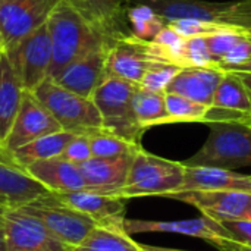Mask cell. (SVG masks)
<instances>
[{
    "label": "cell",
    "instance_id": "1",
    "mask_svg": "<svg viewBox=\"0 0 251 251\" xmlns=\"http://www.w3.org/2000/svg\"><path fill=\"white\" fill-rule=\"evenodd\" d=\"M46 26L51 43L49 78H56L71 62L91 49L113 41L96 29L65 0L54 7Z\"/></svg>",
    "mask_w": 251,
    "mask_h": 251
},
{
    "label": "cell",
    "instance_id": "2",
    "mask_svg": "<svg viewBox=\"0 0 251 251\" xmlns=\"http://www.w3.org/2000/svg\"><path fill=\"white\" fill-rule=\"evenodd\" d=\"M201 149L182 162L185 166H209L226 171L251 168V124L210 122Z\"/></svg>",
    "mask_w": 251,
    "mask_h": 251
},
{
    "label": "cell",
    "instance_id": "3",
    "mask_svg": "<svg viewBox=\"0 0 251 251\" xmlns=\"http://www.w3.org/2000/svg\"><path fill=\"white\" fill-rule=\"evenodd\" d=\"M153 9L166 24L176 19H199L229 29L251 31V0H135Z\"/></svg>",
    "mask_w": 251,
    "mask_h": 251
},
{
    "label": "cell",
    "instance_id": "4",
    "mask_svg": "<svg viewBox=\"0 0 251 251\" xmlns=\"http://www.w3.org/2000/svg\"><path fill=\"white\" fill-rule=\"evenodd\" d=\"M32 93L59 122L62 131L75 135H91L104 129L94 101L66 90L54 79L46 78Z\"/></svg>",
    "mask_w": 251,
    "mask_h": 251
},
{
    "label": "cell",
    "instance_id": "5",
    "mask_svg": "<svg viewBox=\"0 0 251 251\" xmlns=\"http://www.w3.org/2000/svg\"><path fill=\"white\" fill-rule=\"evenodd\" d=\"M138 87L131 81L107 75L93 93L91 100L101 115L106 131L141 146L146 129L138 124L132 107V97Z\"/></svg>",
    "mask_w": 251,
    "mask_h": 251
},
{
    "label": "cell",
    "instance_id": "6",
    "mask_svg": "<svg viewBox=\"0 0 251 251\" xmlns=\"http://www.w3.org/2000/svg\"><path fill=\"white\" fill-rule=\"evenodd\" d=\"M184 172L182 162L154 156L141 147L132 157L126 184L118 197L124 200L147 196L163 197L179 190L184 182Z\"/></svg>",
    "mask_w": 251,
    "mask_h": 251
},
{
    "label": "cell",
    "instance_id": "7",
    "mask_svg": "<svg viewBox=\"0 0 251 251\" xmlns=\"http://www.w3.org/2000/svg\"><path fill=\"white\" fill-rule=\"evenodd\" d=\"M38 218L60 241L69 247L78 246L91 229L100 224L85 213L56 200L50 193L19 207Z\"/></svg>",
    "mask_w": 251,
    "mask_h": 251
},
{
    "label": "cell",
    "instance_id": "8",
    "mask_svg": "<svg viewBox=\"0 0 251 251\" xmlns=\"http://www.w3.org/2000/svg\"><path fill=\"white\" fill-rule=\"evenodd\" d=\"M25 91H34L46 78L51 63V43L46 25L4 50Z\"/></svg>",
    "mask_w": 251,
    "mask_h": 251
},
{
    "label": "cell",
    "instance_id": "9",
    "mask_svg": "<svg viewBox=\"0 0 251 251\" xmlns=\"http://www.w3.org/2000/svg\"><path fill=\"white\" fill-rule=\"evenodd\" d=\"M62 0H0V37L3 50L46 25Z\"/></svg>",
    "mask_w": 251,
    "mask_h": 251
},
{
    "label": "cell",
    "instance_id": "10",
    "mask_svg": "<svg viewBox=\"0 0 251 251\" xmlns=\"http://www.w3.org/2000/svg\"><path fill=\"white\" fill-rule=\"evenodd\" d=\"M4 224L7 251H71L38 218L16 209L0 212Z\"/></svg>",
    "mask_w": 251,
    "mask_h": 251
},
{
    "label": "cell",
    "instance_id": "11",
    "mask_svg": "<svg viewBox=\"0 0 251 251\" xmlns=\"http://www.w3.org/2000/svg\"><path fill=\"white\" fill-rule=\"evenodd\" d=\"M62 131L59 122L41 104L32 91H24L22 101L12 128L0 146V153H9L43 135Z\"/></svg>",
    "mask_w": 251,
    "mask_h": 251
},
{
    "label": "cell",
    "instance_id": "12",
    "mask_svg": "<svg viewBox=\"0 0 251 251\" xmlns=\"http://www.w3.org/2000/svg\"><path fill=\"white\" fill-rule=\"evenodd\" d=\"M159 62L151 53L150 41L132 34L118 37L112 41L107 54V75L119 76L134 84L141 82L149 69Z\"/></svg>",
    "mask_w": 251,
    "mask_h": 251
},
{
    "label": "cell",
    "instance_id": "13",
    "mask_svg": "<svg viewBox=\"0 0 251 251\" xmlns=\"http://www.w3.org/2000/svg\"><path fill=\"white\" fill-rule=\"evenodd\" d=\"M165 199L182 201L194 206L203 216L212 218L218 222L246 219L251 194L238 191H216V190H190L174 191Z\"/></svg>",
    "mask_w": 251,
    "mask_h": 251
},
{
    "label": "cell",
    "instance_id": "14",
    "mask_svg": "<svg viewBox=\"0 0 251 251\" xmlns=\"http://www.w3.org/2000/svg\"><path fill=\"white\" fill-rule=\"evenodd\" d=\"M110 43L91 49L74 62H71L54 79L66 90L91 99L96 88L107 76V54Z\"/></svg>",
    "mask_w": 251,
    "mask_h": 251
},
{
    "label": "cell",
    "instance_id": "15",
    "mask_svg": "<svg viewBox=\"0 0 251 251\" xmlns=\"http://www.w3.org/2000/svg\"><path fill=\"white\" fill-rule=\"evenodd\" d=\"M124 229L128 235L146 234V232H166V234H179L193 238H201L213 247L221 240H231L229 232L224 225L212 218L201 216L197 219L187 221H140V219H126L124 221ZM232 241V240H231Z\"/></svg>",
    "mask_w": 251,
    "mask_h": 251
},
{
    "label": "cell",
    "instance_id": "16",
    "mask_svg": "<svg viewBox=\"0 0 251 251\" xmlns=\"http://www.w3.org/2000/svg\"><path fill=\"white\" fill-rule=\"evenodd\" d=\"M56 200L85 213L103 226L124 228L125 203L124 199L100 194L90 190L50 193Z\"/></svg>",
    "mask_w": 251,
    "mask_h": 251
},
{
    "label": "cell",
    "instance_id": "17",
    "mask_svg": "<svg viewBox=\"0 0 251 251\" xmlns=\"http://www.w3.org/2000/svg\"><path fill=\"white\" fill-rule=\"evenodd\" d=\"M134 154L112 159L91 157L78 165L85 181V190L118 197V193L126 184Z\"/></svg>",
    "mask_w": 251,
    "mask_h": 251
},
{
    "label": "cell",
    "instance_id": "18",
    "mask_svg": "<svg viewBox=\"0 0 251 251\" xmlns=\"http://www.w3.org/2000/svg\"><path fill=\"white\" fill-rule=\"evenodd\" d=\"M82 18L107 38L131 34L126 22V9L131 0H65Z\"/></svg>",
    "mask_w": 251,
    "mask_h": 251
},
{
    "label": "cell",
    "instance_id": "19",
    "mask_svg": "<svg viewBox=\"0 0 251 251\" xmlns=\"http://www.w3.org/2000/svg\"><path fill=\"white\" fill-rule=\"evenodd\" d=\"M50 193L25 169L0 156V212L25 206Z\"/></svg>",
    "mask_w": 251,
    "mask_h": 251
},
{
    "label": "cell",
    "instance_id": "20",
    "mask_svg": "<svg viewBox=\"0 0 251 251\" xmlns=\"http://www.w3.org/2000/svg\"><path fill=\"white\" fill-rule=\"evenodd\" d=\"M226 71L222 68H182L172 78L165 93L179 94L204 106H212L215 91Z\"/></svg>",
    "mask_w": 251,
    "mask_h": 251
},
{
    "label": "cell",
    "instance_id": "21",
    "mask_svg": "<svg viewBox=\"0 0 251 251\" xmlns=\"http://www.w3.org/2000/svg\"><path fill=\"white\" fill-rule=\"evenodd\" d=\"M190 190L238 191L251 194V175L209 166H185L184 182L178 191Z\"/></svg>",
    "mask_w": 251,
    "mask_h": 251
},
{
    "label": "cell",
    "instance_id": "22",
    "mask_svg": "<svg viewBox=\"0 0 251 251\" xmlns=\"http://www.w3.org/2000/svg\"><path fill=\"white\" fill-rule=\"evenodd\" d=\"M25 171L50 193L85 190V181L79 166L62 157L34 162Z\"/></svg>",
    "mask_w": 251,
    "mask_h": 251
},
{
    "label": "cell",
    "instance_id": "23",
    "mask_svg": "<svg viewBox=\"0 0 251 251\" xmlns=\"http://www.w3.org/2000/svg\"><path fill=\"white\" fill-rule=\"evenodd\" d=\"M24 87L4 51H0V146L6 140L19 110Z\"/></svg>",
    "mask_w": 251,
    "mask_h": 251
},
{
    "label": "cell",
    "instance_id": "24",
    "mask_svg": "<svg viewBox=\"0 0 251 251\" xmlns=\"http://www.w3.org/2000/svg\"><path fill=\"white\" fill-rule=\"evenodd\" d=\"M74 137H75V134H71L66 131L51 132V134L43 135L22 147H18L13 151L0 153V156L9 159L12 163L25 169L28 165H31L34 162L59 157L63 153L65 147L68 146V143Z\"/></svg>",
    "mask_w": 251,
    "mask_h": 251
},
{
    "label": "cell",
    "instance_id": "25",
    "mask_svg": "<svg viewBox=\"0 0 251 251\" xmlns=\"http://www.w3.org/2000/svg\"><path fill=\"white\" fill-rule=\"evenodd\" d=\"M71 251H143L124 228L99 225Z\"/></svg>",
    "mask_w": 251,
    "mask_h": 251
},
{
    "label": "cell",
    "instance_id": "26",
    "mask_svg": "<svg viewBox=\"0 0 251 251\" xmlns=\"http://www.w3.org/2000/svg\"><path fill=\"white\" fill-rule=\"evenodd\" d=\"M212 106L232 113L251 116V93L237 74L226 72L215 91Z\"/></svg>",
    "mask_w": 251,
    "mask_h": 251
},
{
    "label": "cell",
    "instance_id": "27",
    "mask_svg": "<svg viewBox=\"0 0 251 251\" xmlns=\"http://www.w3.org/2000/svg\"><path fill=\"white\" fill-rule=\"evenodd\" d=\"M132 107L138 124L147 131L156 125L169 124V116L165 104V93L137 88L132 97Z\"/></svg>",
    "mask_w": 251,
    "mask_h": 251
},
{
    "label": "cell",
    "instance_id": "28",
    "mask_svg": "<svg viewBox=\"0 0 251 251\" xmlns=\"http://www.w3.org/2000/svg\"><path fill=\"white\" fill-rule=\"evenodd\" d=\"M126 22L129 32L146 41H151L166 25V22L144 3H134L126 9Z\"/></svg>",
    "mask_w": 251,
    "mask_h": 251
},
{
    "label": "cell",
    "instance_id": "29",
    "mask_svg": "<svg viewBox=\"0 0 251 251\" xmlns=\"http://www.w3.org/2000/svg\"><path fill=\"white\" fill-rule=\"evenodd\" d=\"M165 104L169 116V124H181V122L204 124L210 107L174 93H165Z\"/></svg>",
    "mask_w": 251,
    "mask_h": 251
},
{
    "label": "cell",
    "instance_id": "30",
    "mask_svg": "<svg viewBox=\"0 0 251 251\" xmlns=\"http://www.w3.org/2000/svg\"><path fill=\"white\" fill-rule=\"evenodd\" d=\"M88 138H90L93 157H103V159L121 157L126 154H134L138 149L143 147V146L129 143L106 129L88 135Z\"/></svg>",
    "mask_w": 251,
    "mask_h": 251
},
{
    "label": "cell",
    "instance_id": "31",
    "mask_svg": "<svg viewBox=\"0 0 251 251\" xmlns=\"http://www.w3.org/2000/svg\"><path fill=\"white\" fill-rule=\"evenodd\" d=\"M206 66L219 68L207 49L204 37L185 38L179 56V68L182 69V68H206Z\"/></svg>",
    "mask_w": 251,
    "mask_h": 251
},
{
    "label": "cell",
    "instance_id": "32",
    "mask_svg": "<svg viewBox=\"0 0 251 251\" xmlns=\"http://www.w3.org/2000/svg\"><path fill=\"white\" fill-rule=\"evenodd\" d=\"M246 38V32L244 31H238V29H229V28H224L215 34H210L207 37H204L207 49L213 57V60L216 62V65L221 68V60L243 40Z\"/></svg>",
    "mask_w": 251,
    "mask_h": 251
},
{
    "label": "cell",
    "instance_id": "33",
    "mask_svg": "<svg viewBox=\"0 0 251 251\" xmlns=\"http://www.w3.org/2000/svg\"><path fill=\"white\" fill-rule=\"evenodd\" d=\"M179 69L181 68L171 63H157L146 72L140 82V87L149 91L165 93L166 87L169 85L172 78L179 72Z\"/></svg>",
    "mask_w": 251,
    "mask_h": 251
},
{
    "label": "cell",
    "instance_id": "34",
    "mask_svg": "<svg viewBox=\"0 0 251 251\" xmlns=\"http://www.w3.org/2000/svg\"><path fill=\"white\" fill-rule=\"evenodd\" d=\"M166 25H169L182 38L207 37L210 34H215V32L224 29V26H221V25L199 21V19H176V21L168 22Z\"/></svg>",
    "mask_w": 251,
    "mask_h": 251
},
{
    "label": "cell",
    "instance_id": "35",
    "mask_svg": "<svg viewBox=\"0 0 251 251\" xmlns=\"http://www.w3.org/2000/svg\"><path fill=\"white\" fill-rule=\"evenodd\" d=\"M68 162H72L75 165H81L93 157L91 147H90V138L88 135H75L68 146L65 147L63 153L59 156Z\"/></svg>",
    "mask_w": 251,
    "mask_h": 251
},
{
    "label": "cell",
    "instance_id": "36",
    "mask_svg": "<svg viewBox=\"0 0 251 251\" xmlns=\"http://www.w3.org/2000/svg\"><path fill=\"white\" fill-rule=\"evenodd\" d=\"M221 224L229 232L232 241H235L241 246L251 247V221L234 219V221H224Z\"/></svg>",
    "mask_w": 251,
    "mask_h": 251
},
{
    "label": "cell",
    "instance_id": "37",
    "mask_svg": "<svg viewBox=\"0 0 251 251\" xmlns=\"http://www.w3.org/2000/svg\"><path fill=\"white\" fill-rule=\"evenodd\" d=\"M215 249L221 251H251V247L241 246V244L231 241V240H221L219 243H216Z\"/></svg>",
    "mask_w": 251,
    "mask_h": 251
},
{
    "label": "cell",
    "instance_id": "38",
    "mask_svg": "<svg viewBox=\"0 0 251 251\" xmlns=\"http://www.w3.org/2000/svg\"><path fill=\"white\" fill-rule=\"evenodd\" d=\"M0 251H7V244H6V232H4V224L3 218L0 215Z\"/></svg>",
    "mask_w": 251,
    "mask_h": 251
},
{
    "label": "cell",
    "instance_id": "39",
    "mask_svg": "<svg viewBox=\"0 0 251 251\" xmlns=\"http://www.w3.org/2000/svg\"><path fill=\"white\" fill-rule=\"evenodd\" d=\"M238 75V78L244 82V85L249 88V91L251 93V72H234Z\"/></svg>",
    "mask_w": 251,
    "mask_h": 251
},
{
    "label": "cell",
    "instance_id": "40",
    "mask_svg": "<svg viewBox=\"0 0 251 251\" xmlns=\"http://www.w3.org/2000/svg\"><path fill=\"white\" fill-rule=\"evenodd\" d=\"M143 251H187V250H178V249H168V247H157V246H146L141 244Z\"/></svg>",
    "mask_w": 251,
    "mask_h": 251
},
{
    "label": "cell",
    "instance_id": "41",
    "mask_svg": "<svg viewBox=\"0 0 251 251\" xmlns=\"http://www.w3.org/2000/svg\"><path fill=\"white\" fill-rule=\"evenodd\" d=\"M229 72H251V54H250V57H249V60H247L244 65H241V66H238L237 69L229 71Z\"/></svg>",
    "mask_w": 251,
    "mask_h": 251
},
{
    "label": "cell",
    "instance_id": "42",
    "mask_svg": "<svg viewBox=\"0 0 251 251\" xmlns=\"http://www.w3.org/2000/svg\"><path fill=\"white\" fill-rule=\"evenodd\" d=\"M246 219L251 221V197H250V203H249V209H247V216H246Z\"/></svg>",
    "mask_w": 251,
    "mask_h": 251
},
{
    "label": "cell",
    "instance_id": "43",
    "mask_svg": "<svg viewBox=\"0 0 251 251\" xmlns=\"http://www.w3.org/2000/svg\"><path fill=\"white\" fill-rule=\"evenodd\" d=\"M3 50V44H1V37H0V51Z\"/></svg>",
    "mask_w": 251,
    "mask_h": 251
},
{
    "label": "cell",
    "instance_id": "44",
    "mask_svg": "<svg viewBox=\"0 0 251 251\" xmlns=\"http://www.w3.org/2000/svg\"><path fill=\"white\" fill-rule=\"evenodd\" d=\"M244 32H246V34H247L249 37H251V31H244Z\"/></svg>",
    "mask_w": 251,
    "mask_h": 251
},
{
    "label": "cell",
    "instance_id": "45",
    "mask_svg": "<svg viewBox=\"0 0 251 251\" xmlns=\"http://www.w3.org/2000/svg\"><path fill=\"white\" fill-rule=\"evenodd\" d=\"M132 1H134V0H131V3H132Z\"/></svg>",
    "mask_w": 251,
    "mask_h": 251
}]
</instances>
